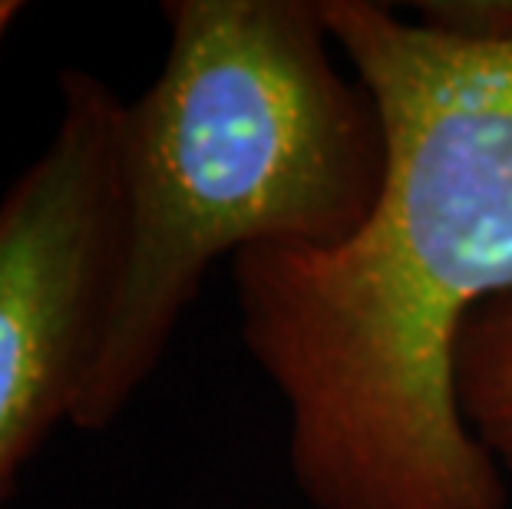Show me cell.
<instances>
[{
	"label": "cell",
	"mask_w": 512,
	"mask_h": 509,
	"mask_svg": "<svg viewBox=\"0 0 512 509\" xmlns=\"http://www.w3.org/2000/svg\"><path fill=\"white\" fill-rule=\"evenodd\" d=\"M377 100L387 172L331 252L232 258L242 341L288 410L314 509H506L456 407L463 324L512 295V43H473L374 0H324Z\"/></svg>",
	"instance_id": "cell-1"
},
{
	"label": "cell",
	"mask_w": 512,
	"mask_h": 509,
	"mask_svg": "<svg viewBox=\"0 0 512 509\" xmlns=\"http://www.w3.org/2000/svg\"><path fill=\"white\" fill-rule=\"evenodd\" d=\"M159 77L123 106V268L73 414L106 430L219 258L331 252L380 202L387 133L324 0H169Z\"/></svg>",
	"instance_id": "cell-2"
},
{
	"label": "cell",
	"mask_w": 512,
	"mask_h": 509,
	"mask_svg": "<svg viewBox=\"0 0 512 509\" xmlns=\"http://www.w3.org/2000/svg\"><path fill=\"white\" fill-rule=\"evenodd\" d=\"M123 106L60 73L43 153L0 196V506L60 424L73 427L123 268Z\"/></svg>",
	"instance_id": "cell-3"
},
{
	"label": "cell",
	"mask_w": 512,
	"mask_h": 509,
	"mask_svg": "<svg viewBox=\"0 0 512 509\" xmlns=\"http://www.w3.org/2000/svg\"><path fill=\"white\" fill-rule=\"evenodd\" d=\"M453 384L466 430L499 470H512V295L489 301L463 324Z\"/></svg>",
	"instance_id": "cell-4"
},
{
	"label": "cell",
	"mask_w": 512,
	"mask_h": 509,
	"mask_svg": "<svg viewBox=\"0 0 512 509\" xmlns=\"http://www.w3.org/2000/svg\"><path fill=\"white\" fill-rule=\"evenodd\" d=\"M417 20L446 37L473 43H512V0H446L420 4Z\"/></svg>",
	"instance_id": "cell-5"
},
{
	"label": "cell",
	"mask_w": 512,
	"mask_h": 509,
	"mask_svg": "<svg viewBox=\"0 0 512 509\" xmlns=\"http://www.w3.org/2000/svg\"><path fill=\"white\" fill-rule=\"evenodd\" d=\"M20 10H24V7H20L17 0H0V40L7 37V30H10V24L17 20Z\"/></svg>",
	"instance_id": "cell-6"
}]
</instances>
